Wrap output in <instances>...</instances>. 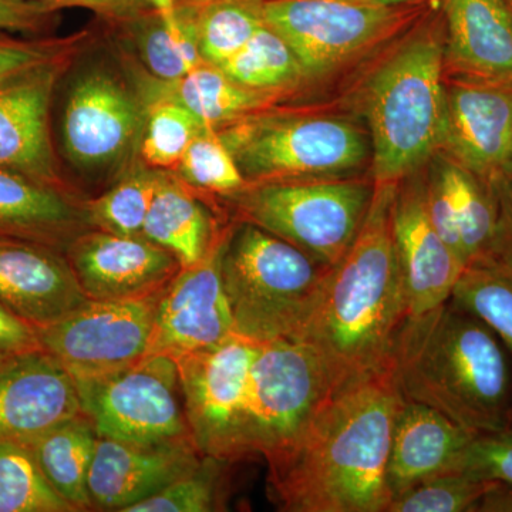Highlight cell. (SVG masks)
<instances>
[{"instance_id": "cell-1", "label": "cell", "mask_w": 512, "mask_h": 512, "mask_svg": "<svg viewBox=\"0 0 512 512\" xmlns=\"http://www.w3.org/2000/svg\"><path fill=\"white\" fill-rule=\"evenodd\" d=\"M402 397L392 363L330 394L292 446L266 463L278 510L386 512L387 460Z\"/></svg>"}, {"instance_id": "cell-2", "label": "cell", "mask_w": 512, "mask_h": 512, "mask_svg": "<svg viewBox=\"0 0 512 512\" xmlns=\"http://www.w3.org/2000/svg\"><path fill=\"white\" fill-rule=\"evenodd\" d=\"M397 185L375 184L355 242L333 266L318 309L296 338L318 355L336 387L389 366L409 318L392 227Z\"/></svg>"}, {"instance_id": "cell-3", "label": "cell", "mask_w": 512, "mask_h": 512, "mask_svg": "<svg viewBox=\"0 0 512 512\" xmlns=\"http://www.w3.org/2000/svg\"><path fill=\"white\" fill-rule=\"evenodd\" d=\"M392 366L404 399L474 433L511 431L510 372L500 339L451 299L406 319Z\"/></svg>"}, {"instance_id": "cell-4", "label": "cell", "mask_w": 512, "mask_h": 512, "mask_svg": "<svg viewBox=\"0 0 512 512\" xmlns=\"http://www.w3.org/2000/svg\"><path fill=\"white\" fill-rule=\"evenodd\" d=\"M446 50L439 3L367 82L365 113L373 183L399 184L443 148L447 120Z\"/></svg>"}, {"instance_id": "cell-5", "label": "cell", "mask_w": 512, "mask_h": 512, "mask_svg": "<svg viewBox=\"0 0 512 512\" xmlns=\"http://www.w3.org/2000/svg\"><path fill=\"white\" fill-rule=\"evenodd\" d=\"M333 266L251 222L229 232L222 281L235 333L255 342L296 339L318 309Z\"/></svg>"}, {"instance_id": "cell-6", "label": "cell", "mask_w": 512, "mask_h": 512, "mask_svg": "<svg viewBox=\"0 0 512 512\" xmlns=\"http://www.w3.org/2000/svg\"><path fill=\"white\" fill-rule=\"evenodd\" d=\"M218 133L248 185L346 178L372 158L359 127L322 114L265 109Z\"/></svg>"}, {"instance_id": "cell-7", "label": "cell", "mask_w": 512, "mask_h": 512, "mask_svg": "<svg viewBox=\"0 0 512 512\" xmlns=\"http://www.w3.org/2000/svg\"><path fill=\"white\" fill-rule=\"evenodd\" d=\"M373 194L375 183L346 177L248 185L228 198L241 221L336 266L355 242Z\"/></svg>"}, {"instance_id": "cell-8", "label": "cell", "mask_w": 512, "mask_h": 512, "mask_svg": "<svg viewBox=\"0 0 512 512\" xmlns=\"http://www.w3.org/2000/svg\"><path fill=\"white\" fill-rule=\"evenodd\" d=\"M433 2L382 8L353 0H262L261 10L312 80L416 23Z\"/></svg>"}, {"instance_id": "cell-9", "label": "cell", "mask_w": 512, "mask_h": 512, "mask_svg": "<svg viewBox=\"0 0 512 512\" xmlns=\"http://www.w3.org/2000/svg\"><path fill=\"white\" fill-rule=\"evenodd\" d=\"M73 380L97 436L137 444L191 439L173 357L148 353L114 372Z\"/></svg>"}, {"instance_id": "cell-10", "label": "cell", "mask_w": 512, "mask_h": 512, "mask_svg": "<svg viewBox=\"0 0 512 512\" xmlns=\"http://www.w3.org/2000/svg\"><path fill=\"white\" fill-rule=\"evenodd\" d=\"M259 342L239 336L175 360L191 439L202 456L225 463L252 457L249 390Z\"/></svg>"}, {"instance_id": "cell-11", "label": "cell", "mask_w": 512, "mask_h": 512, "mask_svg": "<svg viewBox=\"0 0 512 512\" xmlns=\"http://www.w3.org/2000/svg\"><path fill=\"white\" fill-rule=\"evenodd\" d=\"M338 389L318 355L302 340L259 343L249 390L252 457L269 463L284 453Z\"/></svg>"}, {"instance_id": "cell-12", "label": "cell", "mask_w": 512, "mask_h": 512, "mask_svg": "<svg viewBox=\"0 0 512 512\" xmlns=\"http://www.w3.org/2000/svg\"><path fill=\"white\" fill-rule=\"evenodd\" d=\"M160 295L89 299L52 325L36 328L40 348L62 362L73 379L131 365L150 350Z\"/></svg>"}, {"instance_id": "cell-13", "label": "cell", "mask_w": 512, "mask_h": 512, "mask_svg": "<svg viewBox=\"0 0 512 512\" xmlns=\"http://www.w3.org/2000/svg\"><path fill=\"white\" fill-rule=\"evenodd\" d=\"M146 110L119 77L103 69L74 79L64 101V156L84 173L113 170L140 143Z\"/></svg>"}, {"instance_id": "cell-14", "label": "cell", "mask_w": 512, "mask_h": 512, "mask_svg": "<svg viewBox=\"0 0 512 512\" xmlns=\"http://www.w3.org/2000/svg\"><path fill=\"white\" fill-rule=\"evenodd\" d=\"M231 228L218 232L207 255L181 268L161 291L148 353L178 360L215 348L235 335L222 281V256Z\"/></svg>"}, {"instance_id": "cell-15", "label": "cell", "mask_w": 512, "mask_h": 512, "mask_svg": "<svg viewBox=\"0 0 512 512\" xmlns=\"http://www.w3.org/2000/svg\"><path fill=\"white\" fill-rule=\"evenodd\" d=\"M69 53L0 82V170L62 187L50 110Z\"/></svg>"}, {"instance_id": "cell-16", "label": "cell", "mask_w": 512, "mask_h": 512, "mask_svg": "<svg viewBox=\"0 0 512 512\" xmlns=\"http://www.w3.org/2000/svg\"><path fill=\"white\" fill-rule=\"evenodd\" d=\"M446 93L441 150L488 183L512 174V86L464 77Z\"/></svg>"}, {"instance_id": "cell-17", "label": "cell", "mask_w": 512, "mask_h": 512, "mask_svg": "<svg viewBox=\"0 0 512 512\" xmlns=\"http://www.w3.org/2000/svg\"><path fill=\"white\" fill-rule=\"evenodd\" d=\"M77 281L93 301L138 298L163 291L180 272L173 254L143 235L90 229L66 249Z\"/></svg>"}, {"instance_id": "cell-18", "label": "cell", "mask_w": 512, "mask_h": 512, "mask_svg": "<svg viewBox=\"0 0 512 512\" xmlns=\"http://www.w3.org/2000/svg\"><path fill=\"white\" fill-rule=\"evenodd\" d=\"M192 439L156 444L97 439L89 474L92 510L127 512L200 464Z\"/></svg>"}, {"instance_id": "cell-19", "label": "cell", "mask_w": 512, "mask_h": 512, "mask_svg": "<svg viewBox=\"0 0 512 512\" xmlns=\"http://www.w3.org/2000/svg\"><path fill=\"white\" fill-rule=\"evenodd\" d=\"M79 413L72 375L46 350L12 356L0 367V443L29 444Z\"/></svg>"}, {"instance_id": "cell-20", "label": "cell", "mask_w": 512, "mask_h": 512, "mask_svg": "<svg viewBox=\"0 0 512 512\" xmlns=\"http://www.w3.org/2000/svg\"><path fill=\"white\" fill-rule=\"evenodd\" d=\"M392 227L409 299V318L450 301L466 264L431 224L421 181L406 178L397 185Z\"/></svg>"}, {"instance_id": "cell-21", "label": "cell", "mask_w": 512, "mask_h": 512, "mask_svg": "<svg viewBox=\"0 0 512 512\" xmlns=\"http://www.w3.org/2000/svg\"><path fill=\"white\" fill-rule=\"evenodd\" d=\"M87 301L66 252L0 235V302L19 318L43 328Z\"/></svg>"}, {"instance_id": "cell-22", "label": "cell", "mask_w": 512, "mask_h": 512, "mask_svg": "<svg viewBox=\"0 0 512 512\" xmlns=\"http://www.w3.org/2000/svg\"><path fill=\"white\" fill-rule=\"evenodd\" d=\"M477 436L426 404L402 397L387 460L390 500L431 478L458 473L461 458Z\"/></svg>"}, {"instance_id": "cell-23", "label": "cell", "mask_w": 512, "mask_h": 512, "mask_svg": "<svg viewBox=\"0 0 512 512\" xmlns=\"http://www.w3.org/2000/svg\"><path fill=\"white\" fill-rule=\"evenodd\" d=\"M446 63L470 79L512 86V12L504 0H439Z\"/></svg>"}, {"instance_id": "cell-24", "label": "cell", "mask_w": 512, "mask_h": 512, "mask_svg": "<svg viewBox=\"0 0 512 512\" xmlns=\"http://www.w3.org/2000/svg\"><path fill=\"white\" fill-rule=\"evenodd\" d=\"M93 229L84 202L56 187L25 175L0 170V235L42 242L66 252Z\"/></svg>"}, {"instance_id": "cell-25", "label": "cell", "mask_w": 512, "mask_h": 512, "mask_svg": "<svg viewBox=\"0 0 512 512\" xmlns=\"http://www.w3.org/2000/svg\"><path fill=\"white\" fill-rule=\"evenodd\" d=\"M143 93L146 100L177 101L194 114L202 126L214 130L268 109V104L276 97L275 94L247 89L229 79L220 67L208 63L195 67L177 82L154 80L153 84L144 87Z\"/></svg>"}, {"instance_id": "cell-26", "label": "cell", "mask_w": 512, "mask_h": 512, "mask_svg": "<svg viewBox=\"0 0 512 512\" xmlns=\"http://www.w3.org/2000/svg\"><path fill=\"white\" fill-rule=\"evenodd\" d=\"M218 232L207 207L181 180L163 174L148 211L143 237L167 249L185 268L207 255Z\"/></svg>"}, {"instance_id": "cell-27", "label": "cell", "mask_w": 512, "mask_h": 512, "mask_svg": "<svg viewBox=\"0 0 512 512\" xmlns=\"http://www.w3.org/2000/svg\"><path fill=\"white\" fill-rule=\"evenodd\" d=\"M97 439L92 420L82 412L28 444L47 483L76 511L92 510L89 474Z\"/></svg>"}, {"instance_id": "cell-28", "label": "cell", "mask_w": 512, "mask_h": 512, "mask_svg": "<svg viewBox=\"0 0 512 512\" xmlns=\"http://www.w3.org/2000/svg\"><path fill=\"white\" fill-rule=\"evenodd\" d=\"M116 26H123L133 37L141 60L157 82H177L205 63L198 45L195 6H175L168 16L151 10Z\"/></svg>"}, {"instance_id": "cell-29", "label": "cell", "mask_w": 512, "mask_h": 512, "mask_svg": "<svg viewBox=\"0 0 512 512\" xmlns=\"http://www.w3.org/2000/svg\"><path fill=\"white\" fill-rule=\"evenodd\" d=\"M434 167L447 191L466 268L490 259L498 225L494 187L481 183V178L451 158H441Z\"/></svg>"}, {"instance_id": "cell-30", "label": "cell", "mask_w": 512, "mask_h": 512, "mask_svg": "<svg viewBox=\"0 0 512 512\" xmlns=\"http://www.w3.org/2000/svg\"><path fill=\"white\" fill-rule=\"evenodd\" d=\"M220 69L247 89L275 96L306 80L292 47L266 23L256 30L244 49Z\"/></svg>"}, {"instance_id": "cell-31", "label": "cell", "mask_w": 512, "mask_h": 512, "mask_svg": "<svg viewBox=\"0 0 512 512\" xmlns=\"http://www.w3.org/2000/svg\"><path fill=\"white\" fill-rule=\"evenodd\" d=\"M451 301L483 320L512 355V266L493 259L468 265Z\"/></svg>"}, {"instance_id": "cell-32", "label": "cell", "mask_w": 512, "mask_h": 512, "mask_svg": "<svg viewBox=\"0 0 512 512\" xmlns=\"http://www.w3.org/2000/svg\"><path fill=\"white\" fill-rule=\"evenodd\" d=\"M163 174L156 168H133L100 197L84 202L90 227L113 234L143 235Z\"/></svg>"}, {"instance_id": "cell-33", "label": "cell", "mask_w": 512, "mask_h": 512, "mask_svg": "<svg viewBox=\"0 0 512 512\" xmlns=\"http://www.w3.org/2000/svg\"><path fill=\"white\" fill-rule=\"evenodd\" d=\"M262 0H228L197 8V35L202 60L224 66L244 49L264 25Z\"/></svg>"}, {"instance_id": "cell-34", "label": "cell", "mask_w": 512, "mask_h": 512, "mask_svg": "<svg viewBox=\"0 0 512 512\" xmlns=\"http://www.w3.org/2000/svg\"><path fill=\"white\" fill-rule=\"evenodd\" d=\"M50 487L28 444L0 443V512H74Z\"/></svg>"}, {"instance_id": "cell-35", "label": "cell", "mask_w": 512, "mask_h": 512, "mask_svg": "<svg viewBox=\"0 0 512 512\" xmlns=\"http://www.w3.org/2000/svg\"><path fill=\"white\" fill-rule=\"evenodd\" d=\"M140 138V153L147 167L167 170L177 167L202 124L177 101L150 99Z\"/></svg>"}, {"instance_id": "cell-36", "label": "cell", "mask_w": 512, "mask_h": 512, "mask_svg": "<svg viewBox=\"0 0 512 512\" xmlns=\"http://www.w3.org/2000/svg\"><path fill=\"white\" fill-rule=\"evenodd\" d=\"M177 170L188 187L222 197H232L248 187L220 133L210 127H202L192 138Z\"/></svg>"}, {"instance_id": "cell-37", "label": "cell", "mask_w": 512, "mask_h": 512, "mask_svg": "<svg viewBox=\"0 0 512 512\" xmlns=\"http://www.w3.org/2000/svg\"><path fill=\"white\" fill-rule=\"evenodd\" d=\"M228 463L204 456L200 464L127 512H211L221 507L222 474Z\"/></svg>"}, {"instance_id": "cell-38", "label": "cell", "mask_w": 512, "mask_h": 512, "mask_svg": "<svg viewBox=\"0 0 512 512\" xmlns=\"http://www.w3.org/2000/svg\"><path fill=\"white\" fill-rule=\"evenodd\" d=\"M495 483L464 473L443 474L393 497L386 512H474Z\"/></svg>"}, {"instance_id": "cell-39", "label": "cell", "mask_w": 512, "mask_h": 512, "mask_svg": "<svg viewBox=\"0 0 512 512\" xmlns=\"http://www.w3.org/2000/svg\"><path fill=\"white\" fill-rule=\"evenodd\" d=\"M458 473L512 484V431L478 434L461 458Z\"/></svg>"}, {"instance_id": "cell-40", "label": "cell", "mask_w": 512, "mask_h": 512, "mask_svg": "<svg viewBox=\"0 0 512 512\" xmlns=\"http://www.w3.org/2000/svg\"><path fill=\"white\" fill-rule=\"evenodd\" d=\"M70 40L0 37V82L70 52Z\"/></svg>"}, {"instance_id": "cell-41", "label": "cell", "mask_w": 512, "mask_h": 512, "mask_svg": "<svg viewBox=\"0 0 512 512\" xmlns=\"http://www.w3.org/2000/svg\"><path fill=\"white\" fill-rule=\"evenodd\" d=\"M59 10L36 0H0V30L37 35L55 23Z\"/></svg>"}, {"instance_id": "cell-42", "label": "cell", "mask_w": 512, "mask_h": 512, "mask_svg": "<svg viewBox=\"0 0 512 512\" xmlns=\"http://www.w3.org/2000/svg\"><path fill=\"white\" fill-rule=\"evenodd\" d=\"M50 8L87 9L111 25H123L151 12L153 6L147 0H36Z\"/></svg>"}, {"instance_id": "cell-43", "label": "cell", "mask_w": 512, "mask_h": 512, "mask_svg": "<svg viewBox=\"0 0 512 512\" xmlns=\"http://www.w3.org/2000/svg\"><path fill=\"white\" fill-rule=\"evenodd\" d=\"M491 184L497 197L498 225L490 259L512 266V177L505 175Z\"/></svg>"}, {"instance_id": "cell-44", "label": "cell", "mask_w": 512, "mask_h": 512, "mask_svg": "<svg viewBox=\"0 0 512 512\" xmlns=\"http://www.w3.org/2000/svg\"><path fill=\"white\" fill-rule=\"evenodd\" d=\"M39 349L42 348L35 326L19 318L0 302V353L15 356Z\"/></svg>"}, {"instance_id": "cell-45", "label": "cell", "mask_w": 512, "mask_h": 512, "mask_svg": "<svg viewBox=\"0 0 512 512\" xmlns=\"http://www.w3.org/2000/svg\"><path fill=\"white\" fill-rule=\"evenodd\" d=\"M474 512H512V484L497 481L478 500Z\"/></svg>"}, {"instance_id": "cell-46", "label": "cell", "mask_w": 512, "mask_h": 512, "mask_svg": "<svg viewBox=\"0 0 512 512\" xmlns=\"http://www.w3.org/2000/svg\"><path fill=\"white\" fill-rule=\"evenodd\" d=\"M353 2L382 6V8H393V6L414 5V3L430 2V0H353Z\"/></svg>"}, {"instance_id": "cell-47", "label": "cell", "mask_w": 512, "mask_h": 512, "mask_svg": "<svg viewBox=\"0 0 512 512\" xmlns=\"http://www.w3.org/2000/svg\"><path fill=\"white\" fill-rule=\"evenodd\" d=\"M147 2L164 16L171 15L175 10V0H147Z\"/></svg>"}, {"instance_id": "cell-48", "label": "cell", "mask_w": 512, "mask_h": 512, "mask_svg": "<svg viewBox=\"0 0 512 512\" xmlns=\"http://www.w3.org/2000/svg\"><path fill=\"white\" fill-rule=\"evenodd\" d=\"M215 2H228V0H175V6H204Z\"/></svg>"}, {"instance_id": "cell-49", "label": "cell", "mask_w": 512, "mask_h": 512, "mask_svg": "<svg viewBox=\"0 0 512 512\" xmlns=\"http://www.w3.org/2000/svg\"><path fill=\"white\" fill-rule=\"evenodd\" d=\"M10 357L12 356H9V355H3V353H0V367H2L3 365H5L6 362H8V360L10 359Z\"/></svg>"}, {"instance_id": "cell-50", "label": "cell", "mask_w": 512, "mask_h": 512, "mask_svg": "<svg viewBox=\"0 0 512 512\" xmlns=\"http://www.w3.org/2000/svg\"><path fill=\"white\" fill-rule=\"evenodd\" d=\"M505 3H507L508 8H510L512 12V0H504Z\"/></svg>"}]
</instances>
